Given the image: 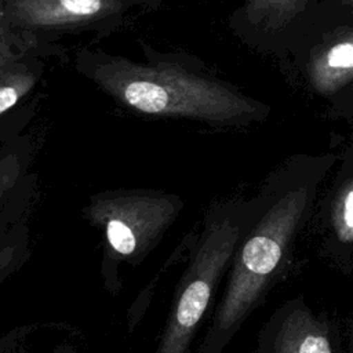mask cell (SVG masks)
<instances>
[{"mask_svg":"<svg viewBox=\"0 0 353 353\" xmlns=\"http://www.w3.org/2000/svg\"><path fill=\"white\" fill-rule=\"evenodd\" d=\"M182 203L156 192H127L95 197L90 216L105 232L112 252L120 259H141L163 236Z\"/></svg>","mask_w":353,"mask_h":353,"instance_id":"5b68a950","label":"cell"},{"mask_svg":"<svg viewBox=\"0 0 353 353\" xmlns=\"http://www.w3.org/2000/svg\"><path fill=\"white\" fill-rule=\"evenodd\" d=\"M319 252L330 268L353 273V148L345 154L312 214Z\"/></svg>","mask_w":353,"mask_h":353,"instance_id":"52a82bcc","label":"cell"},{"mask_svg":"<svg viewBox=\"0 0 353 353\" xmlns=\"http://www.w3.org/2000/svg\"><path fill=\"white\" fill-rule=\"evenodd\" d=\"M256 214V197L216 204L179 281L157 353H188L190 342Z\"/></svg>","mask_w":353,"mask_h":353,"instance_id":"3957f363","label":"cell"},{"mask_svg":"<svg viewBox=\"0 0 353 353\" xmlns=\"http://www.w3.org/2000/svg\"><path fill=\"white\" fill-rule=\"evenodd\" d=\"M335 161L332 154H296L263 178L255 194V218L233 254L225 291L197 353H222L269 292L287 279L296 240L312 219Z\"/></svg>","mask_w":353,"mask_h":353,"instance_id":"6da1fadb","label":"cell"},{"mask_svg":"<svg viewBox=\"0 0 353 353\" xmlns=\"http://www.w3.org/2000/svg\"><path fill=\"white\" fill-rule=\"evenodd\" d=\"M346 353H353V319L349 325V335H347V346H346Z\"/></svg>","mask_w":353,"mask_h":353,"instance_id":"7c38bea8","label":"cell"},{"mask_svg":"<svg viewBox=\"0 0 353 353\" xmlns=\"http://www.w3.org/2000/svg\"><path fill=\"white\" fill-rule=\"evenodd\" d=\"M346 3H349V4H353V0H345Z\"/></svg>","mask_w":353,"mask_h":353,"instance_id":"5bb4252c","label":"cell"},{"mask_svg":"<svg viewBox=\"0 0 353 353\" xmlns=\"http://www.w3.org/2000/svg\"><path fill=\"white\" fill-rule=\"evenodd\" d=\"M7 25L14 36L44 55L58 57L55 43L65 36H106L125 25L138 0H3Z\"/></svg>","mask_w":353,"mask_h":353,"instance_id":"277c9868","label":"cell"},{"mask_svg":"<svg viewBox=\"0 0 353 353\" xmlns=\"http://www.w3.org/2000/svg\"><path fill=\"white\" fill-rule=\"evenodd\" d=\"M353 72V37L332 46L316 66V79L327 84L331 79L342 81V77Z\"/></svg>","mask_w":353,"mask_h":353,"instance_id":"9c48e42d","label":"cell"},{"mask_svg":"<svg viewBox=\"0 0 353 353\" xmlns=\"http://www.w3.org/2000/svg\"><path fill=\"white\" fill-rule=\"evenodd\" d=\"M138 1L143 6V8H153V7H157L168 0H138Z\"/></svg>","mask_w":353,"mask_h":353,"instance_id":"8fae6325","label":"cell"},{"mask_svg":"<svg viewBox=\"0 0 353 353\" xmlns=\"http://www.w3.org/2000/svg\"><path fill=\"white\" fill-rule=\"evenodd\" d=\"M262 1H268V3L276 4V3H281V1H284V0H250V1H248V7H247V10H250V8L255 7V6H258V4H259V3H262Z\"/></svg>","mask_w":353,"mask_h":353,"instance_id":"4fadbf2b","label":"cell"},{"mask_svg":"<svg viewBox=\"0 0 353 353\" xmlns=\"http://www.w3.org/2000/svg\"><path fill=\"white\" fill-rule=\"evenodd\" d=\"M339 327L302 295L283 302L258 332L254 353H338Z\"/></svg>","mask_w":353,"mask_h":353,"instance_id":"8992f818","label":"cell"},{"mask_svg":"<svg viewBox=\"0 0 353 353\" xmlns=\"http://www.w3.org/2000/svg\"><path fill=\"white\" fill-rule=\"evenodd\" d=\"M47 59L29 47L0 55V137H17L34 114L43 94Z\"/></svg>","mask_w":353,"mask_h":353,"instance_id":"ba28073f","label":"cell"},{"mask_svg":"<svg viewBox=\"0 0 353 353\" xmlns=\"http://www.w3.org/2000/svg\"><path fill=\"white\" fill-rule=\"evenodd\" d=\"M142 59L80 47L74 70L114 102L135 113L188 119L218 125L254 120L258 109L232 88L207 74L196 58L181 51H163L139 39Z\"/></svg>","mask_w":353,"mask_h":353,"instance_id":"7a4b0ae2","label":"cell"},{"mask_svg":"<svg viewBox=\"0 0 353 353\" xmlns=\"http://www.w3.org/2000/svg\"><path fill=\"white\" fill-rule=\"evenodd\" d=\"M28 138L14 137L0 152V200L17 179L21 171V161L28 153Z\"/></svg>","mask_w":353,"mask_h":353,"instance_id":"30bf717a","label":"cell"}]
</instances>
